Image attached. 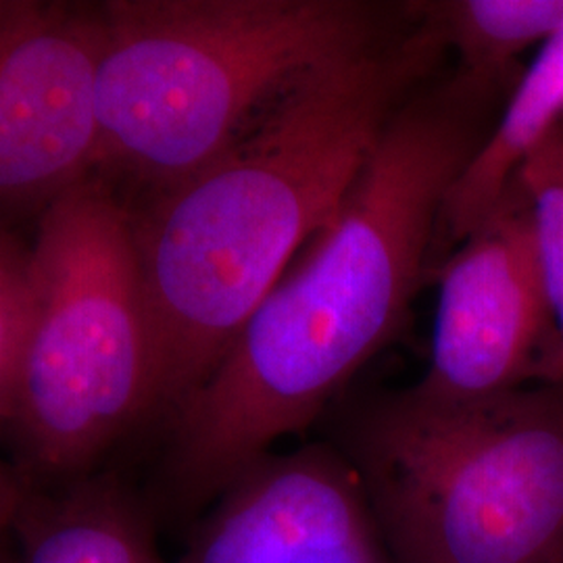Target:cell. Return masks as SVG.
Here are the masks:
<instances>
[{"instance_id":"obj_1","label":"cell","mask_w":563,"mask_h":563,"mask_svg":"<svg viewBox=\"0 0 563 563\" xmlns=\"http://www.w3.org/2000/svg\"><path fill=\"white\" fill-rule=\"evenodd\" d=\"M476 146L451 109L393 115L334 216L169 420L165 483L176 504H213L272 444L316 422L397 334L444 197Z\"/></svg>"},{"instance_id":"obj_2","label":"cell","mask_w":563,"mask_h":563,"mask_svg":"<svg viewBox=\"0 0 563 563\" xmlns=\"http://www.w3.org/2000/svg\"><path fill=\"white\" fill-rule=\"evenodd\" d=\"M422 53L374 48L318 74L180 186L132 209L153 365L169 420L362 176Z\"/></svg>"},{"instance_id":"obj_3","label":"cell","mask_w":563,"mask_h":563,"mask_svg":"<svg viewBox=\"0 0 563 563\" xmlns=\"http://www.w3.org/2000/svg\"><path fill=\"white\" fill-rule=\"evenodd\" d=\"M92 176L136 209L180 186L318 74L378 48L351 0H104Z\"/></svg>"},{"instance_id":"obj_4","label":"cell","mask_w":563,"mask_h":563,"mask_svg":"<svg viewBox=\"0 0 563 563\" xmlns=\"http://www.w3.org/2000/svg\"><path fill=\"white\" fill-rule=\"evenodd\" d=\"M341 453L395 563L563 558V384L470 402L386 395L349 420Z\"/></svg>"},{"instance_id":"obj_5","label":"cell","mask_w":563,"mask_h":563,"mask_svg":"<svg viewBox=\"0 0 563 563\" xmlns=\"http://www.w3.org/2000/svg\"><path fill=\"white\" fill-rule=\"evenodd\" d=\"M36 311L9 426L23 486L92 476L102 455L153 420V365L132 216L88 176L36 223Z\"/></svg>"},{"instance_id":"obj_6","label":"cell","mask_w":563,"mask_h":563,"mask_svg":"<svg viewBox=\"0 0 563 563\" xmlns=\"http://www.w3.org/2000/svg\"><path fill=\"white\" fill-rule=\"evenodd\" d=\"M563 384V342L553 320L532 209L518 180L446 262L432 355L409 390L430 402H470Z\"/></svg>"},{"instance_id":"obj_7","label":"cell","mask_w":563,"mask_h":563,"mask_svg":"<svg viewBox=\"0 0 563 563\" xmlns=\"http://www.w3.org/2000/svg\"><path fill=\"white\" fill-rule=\"evenodd\" d=\"M101 2L0 0V225L92 176Z\"/></svg>"},{"instance_id":"obj_8","label":"cell","mask_w":563,"mask_h":563,"mask_svg":"<svg viewBox=\"0 0 563 563\" xmlns=\"http://www.w3.org/2000/svg\"><path fill=\"white\" fill-rule=\"evenodd\" d=\"M211 505L178 563H395L336 446L267 453Z\"/></svg>"},{"instance_id":"obj_9","label":"cell","mask_w":563,"mask_h":563,"mask_svg":"<svg viewBox=\"0 0 563 563\" xmlns=\"http://www.w3.org/2000/svg\"><path fill=\"white\" fill-rule=\"evenodd\" d=\"M15 528L21 563H167L146 514L115 476L25 490Z\"/></svg>"},{"instance_id":"obj_10","label":"cell","mask_w":563,"mask_h":563,"mask_svg":"<svg viewBox=\"0 0 563 563\" xmlns=\"http://www.w3.org/2000/svg\"><path fill=\"white\" fill-rule=\"evenodd\" d=\"M562 113L563 30L544 42L504 120L451 184L437 225L441 242L465 241L497 209L523 162L555 130Z\"/></svg>"},{"instance_id":"obj_11","label":"cell","mask_w":563,"mask_h":563,"mask_svg":"<svg viewBox=\"0 0 563 563\" xmlns=\"http://www.w3.org/2000/svg\"><path fill=\"white\" fill-rule=\"evenodd\" d=\"M462 60L467 95L497 78L507 63L563 30V0H460L437 7Z\"/></svg>"},{"instance_id":"obj_12","label":"cell","mask_w":563,"mask_h":563,"mask_svg":"<svg viewBox=\"0 0 563 563\" xmlns=\"http://www.w3.org/2000/svg\"><path fill=\"white\" fill-rule=\"evenodd\" d=\"M534 222L539 262L553 320L563 342V123L523 162L518 176Z\"/></svg>"},{"instance_id":"obj_13","label":"cell","mask_w":563,"mask_h":563,"mask_svg":"<svg viewBox=\"0 0 563 563\" xmlns=\"http://www.w3.org/2000/svg\"><path fill=\"white\" fill-rule=\"evenodd\" d=\"M36 311L32 244L0 225V426L9 423L25 342Z\"/></svg>"},{"instance_id":"obj_14","label":"cell","mask_w":563,"mask_h":563,"mask_svg":"<svg viewBox=\"0 0 563 563\" xmlns=\"http://www.w3.org/2000/svg\"><path fill=\"white\" fill-rule=\"evenodd\" d=\"M25 499V486L7 465L0 463V537L7 528H13Z\"/></svg>"},{"instance_id":"obj_15","label":"cell","mask_w":563,"mask_h":563,"mask_svg":"<svg viewBox=\"0 0 563 563\" xmlns=\"http://www.w3.org/2000/svg\"><path fill=\"white\" fill-rule=\"evenodd\" d=\"M558 563H563V558H562V560H560V562H558Z\"/></svg>"}]
</instances>
